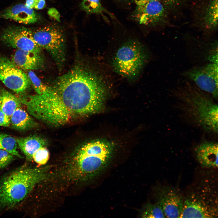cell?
<instances>
[{
	"mask_svg": "<svg viewBox=\"0 0 218 218\" xmlns=\"http://www.w3.org/2000/svg\"><path fill=\"white\" fill-rule=\"evenodd\" d=\"M80 5L81 8L88 14H96L103 15V13H105L111 17L115 18L112 14L102 6L100 0H83Z\"/></svg>",
	"mask_w": 218,
	"mask_h": 218,
	"instance_id": "ffe728a7",
	"label": "cell"
},
{
	"mask_svg": "<svg viewBox=\"0 0 218 218\" xmlns=\"http://www.w3.org/2000/svg\"><path fill=\"white\" fill-rule=\"evenodd\" d=\"M45 3V0H26L25 5L29 8L40 10L44 8Z\"/></svg>",
	"mask_w": 218,
	"mask_h": 218,
	"instance_id": "484cf974",
	"label": "cell"
},
{
	"mask_svg": "<svg viewBox=\"0 0 218 218\" xmlns=\"http://www.w3.org/2000/svg\"><path fill=\"white\" fill-rule=\"evenodd\" d=\"M218 63L211 62L204 65L194 66L182 73V75L194 83L203 91L215 99L218 97Z\"/></svg>",
	"mask_w": 218,
	"mask_h": 218,
	"instance_id": "52a82bcc",
	"label": "cell"
},
{
	"mask_svg": "<svg viewBox=\"0 0 218 218\" xmlns=\"http://www.w3.org/2000/svg\"><path fill=\"white\" fill-rule=\"evenodd\" d=\"M49 157V152L45 146L37 150L32 155V160L39 165H44L48 161Z\"/></svg>",
	"mask_w": 218,
	"mask_h": 218,
	"instance_id": "cb8c5ba5",
	"label": "cell"
},
{
	"mask_svg": "<svg viewBox=\"0 0 218 218\" xmlns=\"http://www.w3.org/2000/svg\"><path fill=\"white\" fill-rule=\"evenodd\" d=\"M10 124V117L0 109V126L7 127Z\"/></svg>",
	"mask_w": 218,
	"mask_h": 218,
	"instance_id": "83f0119b",
	"label": "cell"
},
{
	"mask_svg": "<svg viewBox=\"0 0 218 218\" xmlns=\"http://www.w3.org/2000/svg\"><path fill=\"white\" fill-rule=\"evenodd\" d=\"M157 202L166 217L179 218L182 211L183 200L177 189L171 187L162 186L157 189Z\"/></svg>",
	"mask_w": 218,
	"mask_h": 218,
	"instance_id": "7c38bea8",
	"label": "cell"
},
{
	"mask_svg": "<svg viewBox=\"0 0 218 218\" xmlns=\"http://www.w3.org/2000/svg\"><path fill=\"white\" fill-rule=\"evenodd\" d=\"M180 0H134L135 3L137 5H143L148 2L155 1H159L163 2L164 4L167 5H173L177 4Z\"/></svg>",
	"mask_w": 218,
	"mask_h": 218,
	"instance_id": "4316f807",
	"label": "cell"
},
{
	"mask_svg": "<svg viewBox=\"0 0 218 218\" xmlns=\"http://www.w3.org/2000/svg\"><path fill=\"white\" fill-rule=\"evenodd\" d=\"M218 144L207 141L199 144L195 150L197 158L201 166L207 168L218 167Z\"/></svg>",
	"mask_w": 218,
	"mask_h": 218,
	"instance_id": "2e32d148",
	"label": "cell"
},
{
	"mask_svg": "<svg viewBox=\"0 0 218 218\" xmlns=\"http://www.w3.org/2000/svg\"><path fill=\"white\" fill-rule=\"evenodd\" d=\"M0 18L25 24L34 23L38 20L33 9L24 4H17L3 11L0 13Z\"/></svg>",
	"mask_w": 218,
	"mask_h": 218,
	"instance_id": "4fadbf2b",
	"label": "cell"
},
{
	"mask_svg": "<svg viewBox=\"0 0 218 218\" xmlns=\"http://www.w3.org/2000/svg\"><path fill=\"white\" fill-rule=\"evenodd\" d=\"M10 124L15 129L24 131L29 130L37 125L28 112L20 107L17 108L10 117Z\"/></svg>",
	"mask_w": 218,
	"mask_h": 218,
	"instance_id": "ac0fdd59",
	"label": "cell"
},
{
	"mask_svg": "<svg viewBox=\"0 0 218 218\" xmlns=\"http://www.w3.org/2000/svg\"><path fill=\"white\" fill-rule=\"evenodd\" d=\"M201 197L193 193L183 201L182 211L179 218L198 217L210 218L217 217V207Z\"/></svg>",
	"mask_w": 218,
	"mask_h": 218,
	"instance_id": "8fae6325",
	"label": "cell"
},
{
	"mask_svg": "<svg viewBox=\"0 0 218 218\" xmlns=\"http://www.w3.org/2000/svg\"><path fill=\"white\" fill-rule=\"evenodd\" d=\"M164 4L161 1H155L137 5L132 16L140 24L145 25H164L167 22L168 14Z\"/></svg>",
	"mask_w": 218,
	"mask_h": 218,
	"instance_id": "30bf717a",
	"label": "cell"
},
{
	"mask_svg": "<svg viewBox=\"0 0 218 218\" xmlns=\"http://www.w3.org/2000/svg\"><path fill=\"white\" fill-rule=\"evenodd\" d=\"M218 0H206L200 11L201 25L205 33L208 34L218 28Z\"/></svg>",
	"mask_w": 218,
	"mask_h": 218,
	"instance_id": "5bb4252c",
	"label": "cell"
},
{
	"mask_svg": "<svg viewBox=\"0 0 218 218\" xmlns=\"http://www.w3.org/2000/svg\"><path fill=\"white\" fill-rule=\"evenodd\" d=\"M126 2H129L132 1V0H122Z\"/></svg>",
	"mask_w": 218,
	"mask_h": 218,
	"instance_id": "f546056e",
	"label": "cell"
},
{
	"mask_svg": "<svg viewBox=\"0 0 218 218\" xmlns=\"http://www.w3.org/2000/svg\"><path fill=\"white\" fill-rule=\"evenodd\" d=\"M17 144L28 161L32 160L33 154L40 147L45 146V141L36 136H29L15 138Z\"/></svg>",
	"mask_w": 218,
	"mask_h": 218,
	"instance_id": "e0dca14e",
	"label": "cell"
},
{
	"mask_svg": "<svg viewBox=\"0 0 218 218\" xmlns=\"http://www.w3.org/2000/svg\"><path fill=\"white\" fill-rule=\"evenodd\" d=\"M172 93L189 120L206 131L217 133L218 106L209 94L188 81L173 89Z\"/></svg>",
	"mask_w": 218,
	"mask_h": 218,
	"instance_id": "7a4b0ae2",
	"label": "cell"
},
{
	"mask_svg": "<svg viewBox=\"0 0 218 218\" xmlns=\"http://www.w3.org/2000/svg\"><path fill=\"white\" fill-rule=\"evenodd\" d=\"M2 102L0 109L8 116L11 117L21 104L18 97L4 89H1Z\"/></svg>",
	"mask_w": 218,
	"mask_h": 218,
	"instance_id": "d6986e66",
	"label": "cell"
},
{
	"mask_svg": "<svg viewBox=\"0 0 218 218\" xmlns=\"http://www.w3.org/2000/svg\"><path fill=\"white\" fill-rule=\"evenodd\" d=\"M48 14L49 16L53 18L58 21H60V14L55 8H49L48 11Z\"/></svg>",
	"mask_w": 218,
	"mask_h": 218,
	"instance_id": "f1b7e54d",
	"label": "cell"
},
{
	"mask_svg": "<svg viewBox=\"0 0 218 218\" xmlns=\"http://www.w3.org/2000/svg\"><path fill=\"white\" fill-rule=\"evenodd\" d=\"M27 75L37 94H42L47 91L48 86L43 83L33 71L28 70Z\"/></svg>",
	"mask_w": 218,
	"mask_h": 218,
	"instance_id": "603a6c76",
	"label": "cell"
},
{
	"mask_svg": "<svg viewBox=\"0 0 218 218\" xmlns=\"http://www.w3.org/2000/svg\"><path fill=\"white\" fill-rule=\"evenodd\" d=\"M142 216L144 218H164L165 216L161 206L157 203L149 204L146 206Z\"/></svg>",
	"mask_w": 218,
	"mask_h": 218,
	"instance_id": "7402d4cb",
	"label": "cell"
},
{
	"mask_svg": "<svg viewBox=\"0 0 218 218\" xmlns=\"http://www.w3.org/2000/svg\"><path fill=\"white\" fill-rule=\"evenodd\" d=\"M0 80L17 94L24 93L31 85L27 75L8 58L0 55Z\"/></svg>",
	"mask_w": 218,
	"mask_h": 218,
	"instance_id": "ba28073f",
	"label": "cell"
},
{
	"mask_svg": "<svg viewBox=\"0 0 218 218\" xmlns=\"http://www.w3.org/2000/svg\"><path fill=\"white\" fill-rule=\"evenodd\" d=\"M0 38L4 43L12 48L42 53V48L33 39L31 30L26 28L8 27L1 33Z\"/></svg>",
	"mask_w": 218,
	"mask_h": 218,
	"instance_id": "9c48e42d",
	"label": "cell"
},
{
	"mask_svg": "<svg viewBox=\"0 0 218 218\" xmlns=\"http://www.w3.org/2000/svg\"><path fill=\"white\" fill-rule=\"evenodd\" d=\"M2 102V98H1V95H0V106H1V104Z\"/></svg>",
	"mask_w": 218,
	"mask_h": 218,
	"instance_id": "4dcf8cb0",
	"label": "cell"
},
{
	"mask_svg": "<svg viewBox=\"0 0 218 218\" xmlns=\"http://www.w3.org/2000/svg\"><path fill=\"white\" fill-rule=\"evenodd\" d=\"M12 60L18 68L28 70L41 69L44 63L42 53L21 49L16 50Z\"/></svg>",
	"mask_w": 218,
	"mask_h": 218,
	"instance_id": "9a60e30c",
	"label": "cell"
},
{
	"mask_svg": "<svg viewBox=\"0 0 218 218\" xmlns=\"http://www.w3.org/2000/svg\"><path fill=\"white\" fill-rule=\"evenodd\" d=\"M150 54L139 41H127L117 49L111 60V67L119 74L129 80L137 78L148 61Z\"/></svg>",
	"mask_w": 218,
	"mask_h": 218,
	"instance_id": "5b68a950",
	"label": "cell"
},
{
	"mask_svg": "<svg viewBox=\"0 0 218 218\" xmlns=\"http://www.w3.org/2000/svg\"><path fill=\"white\" fill-rule=\"evenodd\" d=\"M31 31L35 42L50 54L59 68L65 60V39L63 32L58 28L47 26Z\"/></svg>",
	"mask_w": 218,
	"mask_h": 218,
	"instance_id": "8992f818",
	"label": "cell"
},
{
	"mask_svg": "<svg viewBox=\"0 0 218 218\" xmlns=\"http://www.w3.org/2000/svg\"><path fill=\"white\" fill-rule=\"evenodd\" d=\"M17 145L15 138L7 134L0 133V149L5 150L14 156L22 158L17 150Z\"/></svg>",
	"mask_w": 218,
	"mask_h": 218,
	"instance_id": "44dd1931",
	"label": "cell"
},
{
	"mask_svg": "<svg viewBox=\"0 0 218 218\" xmlns=\"http://www.w3.org/2000/svg\"><path fill=\"white\" fill-rule=\"evenodd\" d=\"M46 167L25 165L0 178V209L13 208L25 199L35 186L46 177Z\"/></svg>",
	"mask_w": 218,
	"mask_h": 218,
	"instance_id": "3957f363",
	"label": "cell"
},
{
	"mask_svg": "<svg viewBox=\"0 0 218 218\" xmlns=\"http://www.w3.org/2000/svg\"><path fill=\"white\" fill-rule=\"evenodd\" d=\"M14 156L7 151L0 149V169L8 165L14 159Z\"/></svg>",
	"mask_w": 218,
	"mask_h": 218,
	"instance_id": "d4e9b609",
	"label": "cell"
},
{
	"mask_svg": "<svg viewBox=\"0 0 218 218\" xmlns=\"http://www.w3.org/2000/svg\"><path fill=\"white\" fill-rule=\"evenodd\" d=\"M111 150L109 145L102 141L85 144L67 164L68 177L72 180H81L97 174L107 165Z\"/></svg>",
	"mask_w": 218,
	"mask_h": 218,
	"instance_id": "277c9868",
	"label": "cell"
},
{
	"mask_svg": "<svg viewBox=\"0 0 218 218\" xmlns=\"http://www.w3.org/2000/svg\"><path fill=\"white\" fill-rule=\"evenodd\" d=\"M109 80L101 69L77 64L48 86L46 94L50 107L64 123L97 112L110 90Z\"/></svg>",
	"mask_w": 218,
	"mask_h": 218,
	"instance_id": "6da1fadb",
	"label": "cell"
}]
</instances>
